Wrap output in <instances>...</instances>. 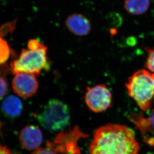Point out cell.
<instances>
[{"mask_svg":"<svg viewBox=\"0 0 154 154\" xmlns=\"http://www.w3.org/2000/svg\"><path fill=\"white\" fill-rule=\"evenodd\" d=\"M140 146L130 128L108 124L95 131L89 148V154H138Z\"/></svg>","mask_w":154,"mask_h":154,"instance_id":"6da1fadb","label":"cell"},{"mask_svg":"<svg viewBox=\"0 0 154 154\" xmlns=\"http://www.w3.org/2000/svg\"><path fill=\"white\" fill-rule=\"evenodd\" d=\"M47 51V47L37 39H30L28 42V48L22 49L19 58L11 63L12 73L39 75L43 70H47L50 68Z\"/></svg>","mask_w":154,"mask_h":154,"instance_id":"7a4b0ae2","label":"cell"},{"mask_svg":"<svg viewBox=\"0 0 154 154\" xmlns=\"http://www.w3.org/2000/svg\"><path fill=\"white\" fill-rule=\"evenodd\" d=\"M126 87L141 110H150L154 96V72L143 69L136 71L128 79Z\"/></svg>","mask_w":154,"mask_h":154,"instance_id":"3957f363","label":"cell"},{"mask_svg":"<svg viewBox=\"0 0 154 154\" xmlns=\"http://www.w3.org/2000/svg\"><path fill=\"white\" fill-rule=\"evenodd\" d=\"M70 118L69 107L57 99H51L36 116L41 126L52 133L63 131L69 125Z\"/></svg>","mask_w":154,"mask_h":154,"instance_id":"277c9868","label":"cell"},{"mask_svg":"<svg viewBox=\"0 0 154 154\" xmlns=\"http://www.w3.org/2000/svg\"><path fill=\"white\" fill-rule=\"evenodd\" d=\"M85 136H87L76 127L66 132H61L54 140L47 144L58 154H81L78 142L80 138Z\"/></svg>","mask_w":154,"mask_h":154,"instance_id":"5b68a950","label":"cell"},{"mask_svg":"<svg viewBox=\"0 0 154 154\" xmlns=\"http://www.w3.org/2000/svg\"><path fill=\"white\" fill-rule=\"evenodd\" d=\"M85 101L89 108L93 112H103L110 107L112 94L105 85H98L87 88Z\"/></svg>","mask_w":154,"mask_h":154,"instance_id":"8992f818","label":"cell"},{"mask_svg":"<svg viewBox=\"0 0 154 154\" xmlns=\"http://www.w3.org/2000/svg\"><path fill=\"white\" fill-rule=\"evenodd\" d=\"M12 86L15 93L22 97L33 96L38 90V85L33 74L20 73L15 74L12 80Z\"/></svg>","mask_w":154,"mask_h":154,"instance_id":"52a82bcc","label":"cell"},{"mask_svg":"<svg viewBox=\"0 0 154 154\" xmlns=\"http://www.w3.org/2000/svg\"><path fill=\"white\" fill-rule=\"evenodd\" d=\"M129 119L139 130L144 142L154 146V109L147 117L142 113H132Z\"/></svg>","mask_w":154,"mask_h":154,"instance_id":"ba28073f","label":"cell"},{"mask_svg":"<svg viewBox=\"0 0 154 154\" xmlns=\"http://www.w3.org/2000/svg\"><path fill=\"white\" fill-rule=\"evenodd\" d=\"M20 142L22 147L26 150H36L42 143V132L35 125L26 126L22 130L20 134Z\"/></svg>","mask_w":154,"mask_h":154,"instance_id":"9c48e42d","label":"cell"},{"mask_svg":"<svg viewBox=\"0 0 154 154\" xmlns=\"http://www.w3.org/2000/svg\"><path fill=\"white\" fill-rule=\"evenodd\" d=\"M65 25L70 32L77 36H85L91 31L90 20L81 14L69 15L65 20Z\"/></svg>","mask_w":154,"mask_h":154,"instance_id":"30bf717a","label":"cell"},{"mask_svg":"<svg viewBox=\"0 0 154 154\" xmlns=\"http://www.w3.org/2000/svg\"><path fill=\"white\" fill-rule=\"evenodd\" d=\"M23 108L22 101L14 95L7 96L2 103V110L4 114L10 118H16L20 116Z\"/></svg>","mask_w":154,"mask_h":154,"instance_id":"8fae6325","label":"cell"},{"mask_svg":"<svg viewBox=\"0 0 154 154\" xmlns=\"http://www.w3.org/2000/svg\"><path fill=\"white\" fill-rule=\"evenodd\" d=\"M150 0H124V8L129 14L133 16L142 15L148 11Z\"/></svg>","mask_w":154,"mask_h":154,"instance_id":"7c38bea8","label":"cell"},{"mask_svg":"<svg viewBox=\"0 0 154 154\" xmlns=\"http://www.w3.org/2000/svg\"><path fill=\"white\" fill-rule=\"evenodd\" d=\"M10 55L11 50L9 45L0 35V66L7 62Z\"/></svg>","mask_w":154,"mask_h":154,"instance_id":"4fadbf2b","label":"cell"},{"mask_svg":"<svg viewBox=\"0 0 154 154\" xmlns=\"http://www.w3.org/2000/svg\"><path fill=\"white\" fill-rule=\"evenodd\" d=\"M145 50L147 52V58L145 64L146 68L149 71L154 72V48H146Z\"/></svg>","mask_w":154,"mask_h":154,"instance_id":"5bb4252c","label":"cell"},{"mask_svg":"<svg viewBox=\"0 0 154 154\" xmlns=\"http://www.w3.org/2000/svg\"><path fill=\"white\" fill-rule=\"evenodd\" d=\"M6 67L4 69H0V99L5 95L8 90V82L4 74L6 71Z\"/></svg>","mask_w":154,"mask_h":154,"instance_id":"9a60e30c","label":"cell"},{"mask_svg":"<svg viewBox=\"0 0 154 154\" xmlns=\"http://www.w3.org/2000/svg\"><path fill=\"white\" fill-rule=\"evenodd\" d=\"M32 154H58L54 149L46 144L45 148H38Z\"/></svg>","mask_w":154,"mask_h":154,"instance_id":"2e32d148","label":"cell"},{"mask_svg":"<svg viewBox=\"0 0 154 154\" xmlns=\"http://www.w3.org/2000/svg\"><path fill=\"white\" fill-rule=\"evenodd\" d=\"M0 154H13L10 150L6 147L0 145Z\"/></svg>","mask_w":154,"mask_h":154,"instance_id":"e0dca14e","label":"cell"}]
</instances>
